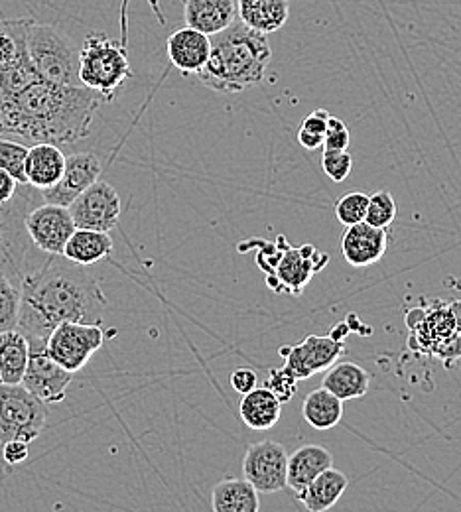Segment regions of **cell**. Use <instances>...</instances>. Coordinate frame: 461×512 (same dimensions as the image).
Returning <instances> with one entry per match:
<instances>
[{"label":"cell","mask_w":461,"mask_h":512,"mask_svg":"<svg viewBox=\"0 0 461 512\" xmlns=\"http://www.w3.org/2000/svg\"><path fill=\"white\" fill-rule=\"evenodd\" d=\"M389 247L387 229L369 225L367 221L347 227L341 239V253L351 266L363 268L377 264Z\"/></svg>","instance_id":"obj_17"},{"label":"cell","mask_w":461,"mask_h":512,"mask_svg":"<svg viewBox=\"0 0 461 512\" xmlns=\"http://www.w3.org/2000/svg\"><path fill=\"white\" fill-rule=\"evenodd\" d=\"M235 4L237 18L261 34L278 32L290 18L288 0H235Z\"/></svg>","instance_id":"obj_23"},{"label":"cell","mask_w":461,"mask_h":512,"mask_svg":"<svg viewBox=\"0 0 461 512\" xmlns=\"http://www.w3.org/2000/svg\"><path fill=\"white\" fill-rule=\"evenodd\" d=\"M367 203H369V195L363 192H349L341 195L337 199V203L333 205V213L335 219L345 225L351 227L355 223L365 221V213H367Z\"/></svg>","instance_id":"obj_34"},{"label":"cell","mask_w":461,"mask_h":512,"mask_svg":"<svg viewBox=\"0 0 461 512\" xmlns=\"http://www.w3.org/2000/svg\"><path fill=\"white\" fill-rule=\"evenodd\" d=\"M349 485V479L343 471L330 467L320 473L304 491L296 493V499L310 512H326L341 499Z\"/></svg>","instance_id":"obj_25"},{"label":"cell","mask_w":461,"mask_h":512,"mask_svg":"<svg viewBox=\"0 0 461 512\" xmlns=\"http://www.w3.org/2000/svg\"><path fill=\"white\" fill-rule=\"evenodd\" d=\"M345 353V341L320 335H308L298 345H288L280 349L286 365L284 369L298 381L310 379L320 371H328L333 363Z\"/></svg>","instance_id":"obj_12"},{"label":"cell","mask_w":461,"mask_h":512,"mask_svg":"<svg viewBox=\"0 0 461 512\" xmlns=\"http://www.w3.org/2000/svg\"><path fill=\"white\" fill-rule=\"evenodd\" d=\"M26 233L42 253L60 255L64 253L69 237L77 229L69 207L44 203L40 207H32L24 219Z\"/></svg>","instance_id":"obj_13"},{"label":"cell","mask_w":461,"mask_h":512,"mask_svg":"<svg viewBox=\"0 0 461 512\" xmlns=\"http://www.w3.org/2000/svg\"><path fill=\"white\" fill-rule=\"evenodd\" d=\"M211 50L207 64L199 71L201 83L215 93H241L261 85L272 60L266 34L239 18L225 30L209 36Z\"/></svg>","instance_id":"obj_3"},{"label":"cell","mask_w":461,"mask_h":512,"mask_svg":"<svg viewBox=\"0 0 461 512\" xmlns=\"http://www.w3.org/2000/svg\"><path fill=\"white\" fill-rule=\"evenodd\" d=\"M282 402L266 386H257L243 394L239 402V416L251 430H270L278 424Z\"/></svg>","instance_id":"obj_24"},{"label":"cell","mask_w":461,"mask_h":512,"mask_svg":"<svg viewBox=\"0 0 461 512\" xmlns=\"http://www.w3.org/2000/svg\"><path fill=\"white\" fill-rule=\"evenodd\" d=\"M30 455V444L22 440H10L2 444V457L8 465H22Z\"/></svg>","instance_id":"obj_39"},{"label":"cell","mask_w":461,"mask_h":512,"mask_svg":"<svg viewBox=\"0 0 461 512\" xmlns=\"http://www.w3.org/2000/svg\"><path fill=\"white\" fill-rule=\"evenodd\" d=\"M184 20L190 28L213 36L237 20L235 0H186Z\"/></svg>","instance_id":"obj_22"},{"label":"cell","mask_w":461,"mask_h":512,"mask_svg":"<svg viewBox=\"0 0 461 512\" xmlns=\"http://www.w3.org/2000/svg\"><path fill=\"white\" fill-rule=\"evenodd\" d=\"M121 209V197L117 190L101 180L79 193L69 205V213L77 229L103 233H111L119 225Z\"/></svg>","instance_id":"obj_11"},{"label":"cell","mask_w":461,"mask_h":512,"mask_svg":"<svg viewBox=\"0 0 461 512\" xmlns=\"http://www.w3.org/2000/svg\"><path fill=\"white\" fill-rule=\"evenodd\" d=\"M351 144V132L337 117H331L324 134V150H347Z\"/></svg>","instance_id":"obj_37"},{"label":"cell","mask_w":461,"mask_h":512,"mask_svg":"<svg viewBox=\"0 0 461 512\" xmlns=\"http://www.w3.org/2000/svg\"><path fill=\"white\" fill-rule=\"evenodd\" d=\"M328 121H330V113H328L326 109H318V111L310 113V115L302 121L300 130H304V132H308V134H316V136L324 138L326 128H328Z\"/></svg>","instance_id":"obj_40"},{"label":"cell","mask_w":461,"mask_h":512,"mask_svg":"<svg viewBox=\"0 0 461 512\" xmlns=\"http://www.w3.org/2000/svg\"><path fill=\"white\" fill-rule=\"evenodd\" d=\"M211 509L215 512H259V491L247 479H223L213 487Z\"/></svg>","instance_id":"obj_26"},{"label":"cell","mask_w":461,"mask_h":512,"mask_svg":"<svg viewBox=\"0 0 461 512\" xmlns=\"http://www.w3.org/2000/svg\"><path fill=\"white\" fill-rule=\"evenodd\" d=\"M302 416L314 430L326 432L341 422L343 402L331 394L328 388H316L304 398Z\"/></svg>","instance_id":"obj_30"},{"label":"cell","mask_w":461,"mask_h":512,"mask_svg":"<svg viewBox=\"0 0 461 512\" xmlns=\"http://www.w3.org/2000/svg\"><path fill=\"white\" fill-rule=\"evenodd\" d=\"M209 50H211L209 36L201 34L190 26L172 32L168 38V58L172 65L184 75H192V73L198 75L203 65L207 64Z\"/></svg>","instance_id":"obj_18"},{"label":"cell","mask_w":461,"mask_h":512,"mask_svg":"<svg viewBox=\"0 0 461 512\" xmlns=\"http://www.w3.org/2000/svg\"><path fill=\"white\" fill-rule=\"evenodd\" d=\"M32 18L0 20V103L38 81L28 56V28Z\"/></svg>","instance_id":"obj_7"},{"label":"cell","mask_w":461,"mask_h":512,"mask_svg":"<svg viewBox=\"0 0 461 512\" xmlns=\"http://www.w3.org/2000/svg\"><path fill=\"white\" fill-rule=\"evenodd\" d=\"M298 142L308 152H316V150H320L324 146V138H320L316 134H308L304 130H298Z\"/></svg>","instance_id":"obj_42"},{"label":"cell","mask_w":461,"mask_h":512,"mask_svg":"<svg viewBox=\"0 0 461 512\" xmlns=\"http://www.w3.org/2000/svg\"><path fill=\"white\" fill-rule=\"evenodd\" d=\"M73 373L56 363L46 349L30 351V361L22 377V386L46 404H60L67 396Z\"/></svg>","instance_id":"obj_15"},{"label":"cell","mask_w":461,"mask_h":512,"mask_svg":"<svg viewBox=\"0 0 461 512\" xmlns=\"http://www.w3.org/2000/svg\"><path fill=\"white\" fill-rule=\"evenodd\" d=\"M103 103L107 99L85 85L66 87L38 79L0 103V134L32 144H73L91 134Z\"/></svg>","instance_id":"obj_2"},{"label":"cell","mask_w":461,"mask_h":512,"mask_svg":"<svg viewBox=\"0 0 461 512\" xmlns=\"http://www.w3.org/2000/svg\"><path fill=\"white\" fill-rule=\"evenodd\" d=\"M103 164L101 160L91 154V152H77L66 158L64 174L58 180L56 186L42 190L40 195L44 203H54V205H64L69 207L71 201L85 192L91 184H95L101 176Z\"/></svg>","instance_id":"obj_16"},{"label":"cell","mask_w":461,"mask_h":512,"mask_svg":"<svg viewBox=\"0 0 461 512\" xmlns=\"http://www.w3.org/2000/svg\"><path fill=\"white\" fill-rule=\"evenodd\" d=\"M131 77L129 54L121 42L105 34L85 38L79 48V81L85 87L101 93L109 103Z\"/></svg>","instance_id":"obj_6"},{"label":"cell","mask_w":461,"mask_h":512,"mask_svg":"<svg viewBox=\"0 0 461 512\" xmlns=\"http://www.w3.org/2000/svg\"><path fill=\"white\" fill-rule=\"evenodd\" d=\"M105 337L107 333L101 323L64 321L50 333L46 353L75 375L103 347Z\"/></svg>","instance_id":"obj_9"},{"label":"cell","mask_w":461,"mask_h":512,"mask_svg":"<svg viewBox=\"0 0 461 512\" xmlns=\"http://www.w3.org/2000/svg\"><path fill=\"white\" fill-rule=\"evenodd\" d=\"M322 386L328 388L341 402H347L357 400L369 392L371 377L357 363H333Z\"/></svg>","instance_id":"obj_29"},{"label":"cell","mask_w":461,"mask_h":512,"mask_svg":"<svg viewBox=\"0 0 461 512\" xmlns=\"http://www.w3.org/2000/svg\"><path fill=\"white\" fill-rule=\"evenodd\" d=\"M268 390L274 392V396L284 404V402H290L296 394V388H298V379L292 377L284 367L282 369H272L268 373V379L264 384Z\"/></svg>","instance_id":"obj_36"},{"label":"cell","mask_w":461,"mask_h":512,"mask_svg":"<svg viewBox=\"0 0 461 512\" xmlns=\"http://www.w3.org/2000/svg\"><path fill=\"white\" fill-rule=\"evenodd\" d=\"M30 184H18L8 172L0 168V205H8L16 199H20L26 192H30Z\"/></svg>","instance_id":"obj_38"},{"label":"cell","mask_w":461,"mask_h":512,"mask_svg":"<svg viewBox=\"0 0 461 512\" xmlns=\"http://www.w3.org/2000/svg\"><path fill=\"white\" fill-rule=\"evenodd\" d=\"M66 156L60 146L50 142H40L28 148L26 158V182L38 192L48 190L58 184L64 174Z\"/></svg>","instance_id":"obj_20"},{"label":"cell","mask_w":461,"mask_h":512,"mask_svg":"<svg viewBox=\"0 0 461 512\" xmlns=\"http://www.w3.org/2000/svg\"><path fill=\"white\" fill-rule=\"evenodd\" d=\"M412 327V347L418 351H426L436 355L438 349L452 339L456 333H460V325L450 306L432 308L426 312L424 320L418 323H410Z\"/></svg>","instance_id":"obj_19"},{"label":"cell","mask_w":461,"mask_h":512,"mask_svg":"<svg viewBox=\"0 0 461 512\" xmlns=\"http://www.w3.org/2000/svg\"><path fill=\"white\" fill-rule=\"evenodd\" d=\"M333 467V457L324 446L308 444L288 455L286 487L294 493L304 491L320 473Z\"/></svg>","instance_id":"obj_21"},{"label":"cell","mask_w":461,"mask_h":512,"mask_svg":"<svg viewBox=\"0 0 461 512\" xmlns=\"http://www.w3.org/2000/svg\"><path fill=\"white\" fill-rule=\"evenodd\" d=\"M48 422L46 402L22 384L0 383V444L22 440L32 444Z\"/></svg>","instance_id":"obj_8"},{"label":"cell","mask_w":461,"mask_h":512,"mask_svg":"<svg viewBox=\"0 0 461 512\" xmlns=\"http://www.w3.org/2000/svg\"><path fill=\"white\" fill-rule=\"evenodd\" d=\"M259 384V377L253 369H237L233 375H231V386L235 392H239L241 396L251 392L253 388H257Z\"/></svg>","instance_id":"obj_41"},{"label":"cell","mask_w":461,"mask_h":512,"mask_svg":"<svg viewBox=\"0 0 461 512\" xmlns=\"http://www.w3.org/2000/svg\"><path fill=\"white\" fill-rule=\"evenodd\" d=\"M34 192L36 188L8 205H0V270L18 282L26 272V255L32 243L24 219L34 205Z\"/></svg>","instance_id":"obj_10"},{"label":"cell","mask_w":461,"mask_h":512,"mask_svg":"<svg viewBox=\"0 0 461 512\" xmlns=\"http://www.w3.org/2000/svg\"><path fill=\"white\" fill-rule=\"evenodd\" d=\"M20 312V282L0 270V331L16 329Z\"/></svg>","instance_id":"obj_31"},{"label":"cell","mask_w":461,"mask_h":512,"mask_svg":"<svg viewBox=\"0 0 461 512\" xmlns=\"http://www.w3.org/2000/svg\"><path fill=\"white\" fill-rule=\"evenodd\" d=\"M261 251L257 256V264L266 274V282L276 294H302V290L310 284L314 274H318L330 260L326 253H320L314 245L290 247L284 243V237H278V243L257 241Z\"/></svg>","instance_id":"obj_4"},{"label":"cell","mask_w":461,"mask_h":512,"mask_svg":"<svg viewBox=\"0 0 461 512\" xmlns=\"http://www.w3.org/2000/svg\"><path fill=\"white\" fill-rule=\"evenodd\" d=\"M286 467V448L272 440L251 444L243 459L245 479L259 493H278L286 489Z\"/></svg>","instance_id":"obj_14"},{"label":"cell","mask_w":461,"mask_h":512,"mask_svg":"<svg viewBox=\"0 0 461 512\" xmlns=\"http://www.w3.org/2000/svg\"><path fill=\"white\" fill-rule=\"evenodd\" d=\"M30 361V343L20 329L0 331V383L20 384Z\"/></svg>","instance_id":"obj_27"},{"label":"cell","mask_w":461,"mask_h":512,"mask_svg":"<svg viewBox=\"0 0 461 512\" xmlns=\"http://www.w3.org/2000/svg\"><path fill=\"white\" fill-rule=\"evenodd\" d=\"M107 298L99 280L81 264L50 255L38 270L20 278L18 325L30 351H44L50 333L64 321L101 323Z\"/></svg>","instance_id":"obj_1"},{"label":"cell","mask_w":461,"mask_h":512,"mask_svg":"<svg viewBox=\"0 0 461 512\" xmlns=\"http://www.w3.org/2000/svg\"><path fill=\"white\" fill-rule=\"evenodd\" d=\"M115 249V243L109 233L103 231H91V229H75L73 235L64 247L62 256L67 260L81 264V266H91L107 256H111Z\"/></svg>","instance_id":"obj_28"},{"label":"cell","mask_w":461,"mask_h":512,"mask_svg":"<svg viewBox=\"0 0 461 512\" xmlns=\"http://www.w3.org/2000/svg\"><path fill=\"white\" fill-rule=\"evenodd\" d=\"M396 213H398V207H396L393 193L381 190L369 195L367 213H365V221L369 225L379 229H389L396 219Z\"/></svg>","instance_id":"obj_33"},{"label":"cell","mask_w":461,"mask_h":512,"mask_svg":"<svg viewBox=\"0 0 461 512\" xmlns=\"http://www.w3.org/2000/svg\"><path fill=\"white\" fill-rule=\"evenodd\" d=\"M28 56L42 81L66 87L83 85L79 81V48L62 28L32 20Z\"/></svg>","instance_id":"obj_5"},{"label":"cell","mask_w":461,"mask_h":512,"mask_svg":"<svg viewBox=\"0 0 461 512\" xmlns=\"http://www.w3.org/2000/svg\"><path fill=\"white\" fill-rule=\"evenodd\" d=\"M322 168L331 182L341 184L353 170V156L347 150H324Z\"/></svg>","instance_id":"obj_35"},{"label":"cell","mask_w":461,"mask_h":512,"mask_svg":"<svg viewBox=\"0 0 461 512\" xmlns=\"http://www.w3.org/2000/svg\"><path fill=\"white\" fill-rule=\"evenodd\" d=\"M26 158H28V146L0 138V168L8 172L18 184H28L26 182Z\"/></svg>","instance_id":"obj_32"}]
</instances>
